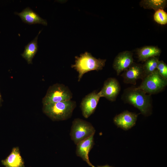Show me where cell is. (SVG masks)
<instances>
[{
  "label": "cell",
  "instance_id": "52a82bcc",
  "mask_svg": "<svg viewBox=\"0 0 167 167\" xmlns=\"http://www.w3.org/2000/svg\"><path fill=\"white\" fill-rule=\"evenodd\" d=\"M101 97L100 92L95 90L83 98L80 107L83 117L87 118L94 113Z\"/></svg>",
  "mask_w": 167,
  "mask_h": 167
},
{
  "label": "cell",
  "instance_id": "7402d4cb",
  "mask_svg": "<svg viewBox=\"0 0 167 167\" xmlns=\"http://www.w3.org/2000/svg\"><path fill=\"white\" fill-rule=\"evenodd\" d=\"M2 101L1 95L0 92V106H1L2 105Z\"/></svg>",
  "mask_w": 167,
  "mask_h": 167
},
{
  "label": "cell",
  "instance_id": "7c38bea8",
  "mask_svg": "<svg viewBox=\"0 0 167 167\" xmlns=\"http://www.w3.org/2000/svg\"><path fill=\"white\" fill-rule=\"evenodd\" d=\"M94 135L76 144V154L91 167H95L90 162L88 155L94 144Z\"/></svg>",
  "mask_w": 167,
  "mask_h": 167
},
{
  "label": "cell",
  "instance_id": "2e32d148",
  "mask_svg": "<svg viewBox=\"0 0 167 167\" xmlns=\"http://www.w3.org/2000/svg\"><path fill=\"white\" fill-rule=\"evenodd\" d=\"M161 53V50L159 48L153 46H145L137 50L139 61H145L151 58L159 56Z\"/></svg>",
  "mask_w": 167,
  "mask_h": 167
},
{
  "label": "cell",
  "instance_id": "ba28073f",
  "mask_svg": "<svg viewBox=\"0 0 167 167\" xmlns=\"http://www.w3.org/2000/svg\"><path fill=\"white\" fill-rule=\"evenodd\" d=\"M121 90V86L118 80L114 78H109L105 80L101 90L99 92L101 97L109 101H116Z\"/></svg>",
  "mask_w": 167,
  "mask_h": 167
},
{
  "label": "cell",
  "instance_id": "5b68a950",
  "mask_svg": "<svg viewBox=\"0 0 167 167\" xmlns=\"http://www.w3.org/2000/svg\"><path fill=\"white\" fill-rule=\"evenodd\" d=\"M73 94L68 86L62 84L56 83L50 86L43 98V105L71 100Z\"/></svg>",
  "mask_w": 167,
  "mask_h": 167
},
{
  "label": "cell",
  "instance_id": "8992f818",
  "mask_svg": "<svg viewBox=\"0 0 167 167\" xmlns=\"http://www.w3.org/2000/svg\"><path fill=\"white\" fill-rule=\"evenodd\" d=\"M96 130L89 122L80 118L75 119L72 122L70 135L75 144L93 135Z\"/></svg>",
  "mask_w": 167,
  "mask_h": 167
},
{
  "label": "cell",
  "instance_id": "30bf717a",
  "mask_svg": "<svg viewBox=\"0 0 167 167\" xmlns=\"http://www.w3.org/2000/svg\"><path fill=\"white\" fill-rule=\"evenodd\" d=\"M133 53L129 51L121 52L115 57L113 64L117 75L129 68L134 62Z\"/></svg>",
  "mask_w": 167,
  "mask_h": 167
},
{
  "label": "cell",
  "instance_id": "ffe728a7",
  "mask_svg": "<svg viewBox=\"0 0 167 167\" xmlns=\"http://www.w3.org/2000/svg\"><path fill=\"white\" fill-rule=\"evenodd\" d=\"M156 70L162 77L167 79V65L166 63L163 61H159Z\"/></svg>",
  "mask_w": 167,
  "mask_h": 167
},
{
  "label": "cell",
  "instance_id": "ac0fdd59",
  "mask_svg": "<svg viewBox=\"0 0 167 167\" xmlns=\"http://www.w3.org/2000/svg\"><path fill=\"white\" fill-rule=\"evenodd\" d=\"M159 61V59L156 57L151 58L145 61L143 64V68L146 76L152 73L156 69Z\"/></svg>",
  "mask_w": 167,
  "mask_h": 167
},
{
  "label": "cell",
  "instance_id": "8fae6325",
  "mask_svg": "<svg viewBox=\"0 0 167 167\" xmlns=\"http://www.w3.org/2000/svg\"><path fill=\"white\" fill-rule=\"evenodd\" d=\"M137 116L136 113L126 110L116 115L113 121L118 127L126 130L135 125Z\"/></svg>",
  "mask_w": 167,
  "mask_h": 167
},
{
  "label": "cell",
  "instance_id": "d6986e66",
  "mask_svg": "<svg viewBox=\"0 0 167 167\" xmlns=\"http://www.w3.org/2000/svg\"><path fill=\"white\" fill-rule=\"evenodd\" d=\"M153 17L154 20L159 24L165 25L167 23V13L163 10L155 11Z\"/></svg>",
  "mask_w": 167,
  "mask_h": 167
},
{
  "label": "cell",
  "instance_id": "5bb4252c",
  "mask_svg": "<svg viewBox=\"0 0 167 167\" xmlns=\"http://www.w3.org/2000/svg\"><path fill=\"white\" fill-rule=\"evenodd\" d=\"M1 162L6 167H24V163L18 147L13 148L10 154L5 159L2 160Z\"/></svg>",
  "mask_w": 167,
  "mask_h": 167
},
{
  "label": "cell",
  "instance_id": "277c9868",
  "mask_svg": "<svg viewBox=\"0 0 167 167\" xmlns=\"http://www.w3.org/2000/svg\"><path fill=\"white\" fill-rule=\"evenodd\" d=\"M142 81L137 88L150 95L161 92L167 85V79L162 77L156 69L145 77Z\"/></svg>",
  "mask_w": 167,
  "mask_h": 167
},
{
  "label": "cell",
  "instance_id": "9a60e30c",
  "mask_svg": "<svg viewBox=\"0 0 167 167\" xmlns=\"http://www.w3.org/2000/svg\"><path fill=\"white\" fill-rule=\"evenodd\" d=\"M41 32L40 31L34 39L25 46L24 51L21 54L22 56L25 59L28 64L32 63V59L38 51V46L37 39Z\"/></svg>",
  "mask_w": 167,
  "mask_h": 167
},
{
  "label": "cell",
  "instance_id": "44dd1931",
  "mask_svg": "<svg viewBox=\"0 0 167 167\" xmlns=\"http://www.w3.org/2000/svg\"><path fill=\"white\" fill-rule=\"evenodd\" d=\"M97 167H113L112 166H110L108 165H105L103 166H98Z\"/></svg>",
  "mask_w": 167,
  "mask_h": 167
},
{
  "label": "cell",
  "instance_id": "3957f363",
  "mask_svg": "<svg viewBox=\"0 0 167 167\" xmlns=\"http://www.w3.org/2000/svg\"><path fill=\"white\" fill-rule=\"evenodd\" d=\"M43 112L54 121H63L71 116L76 106L75 101L71 100L43 105Z\"/></svg>",
  "mask_w": 167,
  "mask_h": 167
},
{
  "label": "cell",
  "instance_id": "9c48e42d",
  "mask_svg": "<svg viewBox=\"0 0 167 167\" xmlns=\"http://www.w3.org/2000/svg\"><path fill=\"white\" fill-rule=\"evenodd\" d=\"M126 84L135 85L138 79L142 80L146 76L143 71V64L134 62L121 75Z\"/></svg>",
  "mask_w": 167,
  "mask_h": 167
},
{
  "label": "cell",
  "instance_id": "7a4b0ae2",
  "mask_svg": "<svg viewBox=\"0 0 167 167\" xmlns=\"http://www.w3.org/2000/svg\"><path fill=\"white\" fill-rule=\"evenodd\" d=\"M75 64L72 65L71 67L78 73V82L80 81L85 73L92 71L102 70L106 60L105 59L96 58L87 52L81 54L79 56H75Z\"/></svg>",
  "mask_w": 167,
  "mask_h": 167
},
{
  "label": "cell",
  "instance_id": "e0dca14e",
  "mask_svg": "<svg viewBox=\"0 0 167 167\" xmlns=\"http://www.w3.org/2000/svg\"><path fill=\"white\" fill-rule=\"evenodd\" d=\"M141 6L144 9H152L155 11L159 10H163L167 6L166 0H143L139 3Z\"/></svg>",
  "mask_w": 167,
  "mask_h": 167
},
{
  "label": "cell",
  "instance_id": "4fadbf2b",
  "mask_svg": "<svg viewBox=\"0 0 167 167\" xmlns=\"http://www.w3.org/2000/svg\"><path fill=\"white\" fill-rule=\"evenodd\" d=\"M15 14L20 17L24 23L29 24H40L47 26V21L41 18L37 13L28 7L21 12H15Z\"/></svg>",
  "mask_w": 167,
  "mask_h": 167
},
{
  "label": "cell",
  "instance_id": "6da1fadb",
  "mask_svg": "<svg viewBox=\"0 0 167 167\" xmlns=\"http://www.w3.org/2000/svg\"><path fill=\"white\" fill-rule=\"evenodd\" d=\"M123 102L138 109L146 116L152 113V100L151 95L147 94L142 90L134 87L124 89L121 96Z\"/></svg>",
  "mask_w": 167,
  "mask_h": 167
}]
</instances>
